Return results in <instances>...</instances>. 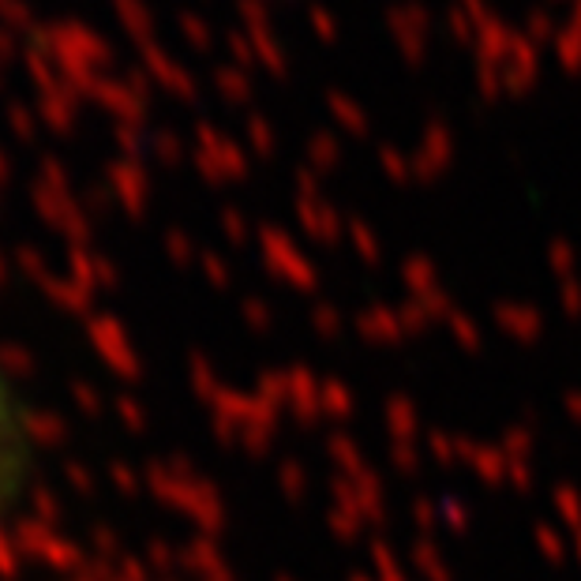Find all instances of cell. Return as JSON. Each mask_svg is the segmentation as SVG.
<instances>
[{
	"label": "cell",
	"instance_id": "cell-1",
	"mask_svg": "<svg viewBox=\"0 0 581 581\" xmlns=\"http://www.w3.org/2000/svg\"><path fill=\"white\" fill-rule=\"evenodd\" d=\"M27 416L19 413L15 390L8 387V379H0V514L15 503L19 488L27 480Z\"/></svg>",
	"mask_w": 581,
	"mask_h": 581
}]
</instances>
